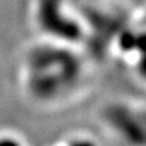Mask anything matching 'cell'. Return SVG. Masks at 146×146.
I'll return each mask as SVG.
<instances>
[{
    "mask_svg": "<svg viewBox=\"0 0 146 146\" xmlns=\"http://www.w3.org/2000/svg\"><path fill=\"white\" fill-rule=\"evenodd\" d=\"M36 17L41 31L51 41L74 46L86 36L82 25L66 13L62 0H38Z\"/></svg>",
    "mask_w": 146,
    "mask_h": 146,
    "instance_id": "3957f363",
    "label": "cell"
},
{
    "mask_svg": "<svg viewBox=\"0 0 146 146\" xmlns=\"http://www.w3.org/2000/svg\"><path fill=\"white\" fill-rule=\"evenodd\" d=\"M0 146H27L23 139L13 132H0Z\"/></svg>",
    "mask_w": 146,
    "mask_h": 146,
    "instance_id": "5b68a950",
    "label": "cell"
},
{
    "mask_svg": "<svg viewBox=\"0 0 146 146\" xmlns=\"http://www.w3.org/2000/svg\"><path fill=\"white\" fill-rule=\"evenodd\" d=\"M53 146H99L98 141L86 135H74L56 142Z\"/></svg>",
    "mask_w": 146,
    "mask_h": 146,
    "instance_id": "277c9868",
    "label": "cell"
},
{
    "mask_svg": "<svg viewBox=\"0 0 146 146\" xmlns=\"http://www.w3.org/2000/svg\"><path fill=\"white\" fill-rule=\"evenodd\" d=\"M85 80V63L72 45L46 41L26 53L21 69L25 95L38 106H56L74 98Z\"/></svg>",
    "mask_w": 146,
    "mask_h": 146,
    "instance_id": "6da1fadb",
    "label": "cell"
},
{
    "mask_svg": "<svg viewBox=\"0 0 146 146\" xmlns=\"http://www.w3.org/2000/svg\"><path fill=\"white\" fill-rule=\"evenodd\" d=\"M101 123L121 146H145L144 105H139L136 101H110L101 110Z\"/></svg>",
    "mask_w": 146,
    "mask_h": 146,
    "instance_id": "7a4b0ae2",
    "label": "cell"
}]
</instances>
